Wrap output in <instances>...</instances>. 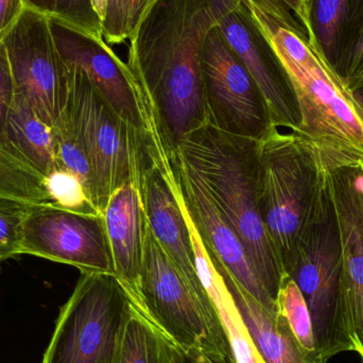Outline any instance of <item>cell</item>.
<instances>
[{"label":"cell","instance_id":"cell-1","mask_svg":"<svg viewBox=\"0 0 363 363\" xmlns=\"http://www.w3.org/2000/svg\"><path fill=\"white\" fill-rule=\"evenodd\" d=\"M239 0H157L129 40L138 98L172 149L207 123L203 45Z\"/></svg>","mask_w":363,"mask_h":363},{"label":"cell","instance_id":"cell-2","mask_svg":"<svg viewBox=\"0 0 363 363\" xmlns=\"http://www.w3.org/2000/svg\"><path fill=\"white\" fill-rule=\"evenodd\" d=\"M176 149L240 239L260 281L277 303L286 274L258 207V140L206 123L188 134Z\"/></svg>","mask_w":363,"mask_h":363},{"label":"cell","instance_id":"cell-3","mask_svg":"<svg viewBox=\"0 0 363 363\" xmlns=\"http://www.w3.org/2000/svg\"><path fill=\"white\" fill-rule=\"evenodd\" d=\"M330 199L328 163L315 143L279 128L258 140V207L285 274Z\"/></svg>","mask_w":363,"mask_h":363},{"label":"cell","instance_id":"cell-4","mask_svg":"<svg viewBox=\"0 0 363 363\" xmlns=\"http://www.w3.org/2000/svg\"><path fill=\"white\" fill-rule=\"evenodd\" d=\"M249 9L294 85L302 117L298 134L325 155L363 162V106L356 96L311 44L304 28Z\"/></svg>","mask_w":363,"mask_h":363},{"label":"cell","instance_id":"cell-5","mask_svg":"<svg viewBox=\"0 0 363 363\" xmlns=\"http://www.w3.org/2000/svg\"><path fill=\"white\" fill-rule=\"evenodd\" d=\"M68 67V66H67ZM69 69L67 106L86 149L95 183V204L102 213L110 196L125 184L140 186L151 163L146 132L121 118L84 72Z\"/></svg>","mask_w":363,"mask_h":363},{"label":"cell","instance_id":"cell-6","mask_svg":"<svg viewBox=\"0 0 363 363\" xmlns=\"http://www.w3.org/2000/svg\"><path fill=\"white\" fill-rule=\"evenodd\" d=\"M132 302L114 274L81 273L42 363H115Z\"/></svg>","mask_w":363,"mask_h":363},{"label":"cell","instance_id":"cell-7","mask_svg":"<svg viewBox=\"0 0 363 363\" xmlns=\"http://www.w3.org/2000/svg\"><path fill=\"white\" fill-rule=\"evenodd\" d=\"M286 275L294 279L308 306L319 355L328 362L338 354L356 352L343 289L340 232L333 199L303 239Z\"/></svg>","mask_w":363,"mask_h":363},{"label":"cell","instance_id":"cell-8","mask_svg":"<svg viewBox=\"0 0 363 363\" xmlns=\"http://www.w3.org/2000/svg\"><path fill=\"white\" fill-rule=\"evenodd\" d=\"M140 296L144 315L184 353L204 354L216 363H236L228 338L211 323L200 301L160 245L148 219Z\"/></svg>","mask_w":363,"mask_h":363},{"label":"cell","instance_id":"cell-9","mask_svg":"<svg viewBox=\"0 0 363 363\" xmlns=\"http://www.w3.org/2000/svg\"><path fill=\"white\" fill-rule=\"evenodd\" d=\"M201 67L208 125L255 140L277 128L259 86L218 26L205 38Z\"/></svg>","mask_w":363,"mask_h":363},{"label":"cell","instance_id":"cell-10","mask_svg":"<svg viewBox=\"0 0 363 363\" xmlns=\"http://www.w3.org/2000/svg\"><path fill=\"white\" fill-rule=\"evenodd\" d=\"M1 43L16 95L53 127L69 93V69L55 46L48 15L26 8Z\"/></svg>","mask_w":363,"mask_h":363},{"label":"cell","instance_id":"cell-11","mask_svg":"<svg viewBox=\"0 0 363 363\" xmlns=\"http://www.w3.org/2000/svg\"><path fill=\"white\" fill-rule=\"evenodd\" d=\"M21 254L69 264L81 273L114 274L104 215L30 204L21 230Z\"/></svg>","mask_w":363,"mask_h":363},{"label":"cell","instance_id":"cell-12","mask_svg":"<svg viewBox=\"0 0 363 363\" xmlns=\"http://www.w3.org/2000/svg\"><path fill=\"white\" fill-rule=\"evenodd\" d=\"M157 138L161 143L168 174L174 190L205 247L254 300L271 313H277V303L269 296L260 281L240 239L223 219L204 186L182 160L177 149H172L161 134H157Z\"/></svg>","mask_w":363,"mask_h":363},{"label":"cell","instance_id":"cell-13","mask_svg":"<svg viewBox=\"0 0 363 363\" xmlns=\"http://www.w3.org/2000/svg\"><path fill=\"white\" fill-rule=\"evenodd\" d=\"M218 27L259 86L273 125L298 133L302 117L294 85L283 62L249 6L239 0L220 19Z\"/></svg>","mask_w":363,"mask_h":363},{"label":"cell","instance_id":"cell-14","mask_svg":"<svg viewBox=\"0 0 363 363\" xmlns=\"http://www.w3.org/2000/svg\"><path fill=\"white\" fill-rule=\"evenodd\" d=\"M323 155L340 232L343 289L363 363V162Z\"/></svg>","mask_w":363,"mask_h":363},{"label":"cell","instance_id":"cell-15","mask_svg":"<svg viewBox=\"0 0 363 363\" xmlns=\"http://www.w3.org/2000/svg\"><path fill=\"white\" fill-rule=\"evenodd\" d=\"M149 140L151 163L145 170L140 183L149 225L160 245L200 301L211 323L226 337L217 311L199 277L189 226L168 176L165 162L155 143L150 138Z\"/></svg>","mask_w":363,"mask_h":363},{"label":"cell","instance_id":"cell-16","mask_svg":"<svg viewBox=\"0 0 363 363\" xmlns=\"http://www.w3.org/2000/svg\"><path fill=\"white\" fill-rule=\"evenodd\" d=\"M49 26L64 63L84 72L121 118L145 131L138 87L127 63L117 57L102 38L53 16H49Z\"/></svg>","mask_w":363,"mask_h":363},{"label":"cell","instance_id":"cell-17","mask_svg":"<svg viewBox=\"0 0 363 363\" xmlns=\"http://www.w3.org/2000/svg\"><path fill=\"white\" fill-rule=\"evenodd\" d=\"M102 215L115 277L125 288L131 302L144 313L140 273L147 216L140 186L130 183L117 189L108 199Z\"/></svg>","mask_w":363,"mask_h":363},{"label":"cell","instance_id":"cell-18","mask_svg":"<svg viewBox=\"0 0 363 363\" xmlns=\"http://www.w3.org/2000/svg\"><path fill=\"white\" fill-rule=\"evenodd\" d=\"M206 250L264 363H328L321 356L308 353L294 336L285 318L279 313H271L254 300L230 277L218 258Z\"/></svg>","mask_w":363,"mask_h":363},{"label":"cell","instance_id":"cell-19","mask_svg":"<svg viewBox=\"0 0 363 363\" xmlns=\"http://www.w3.org/2000/svg\"><path fill=\"white\" fill-rule=\"evenodd\" d=\"M309 42L340 77L363 26V0H301Z\"/></svg>","mask_w":363,"mask_h":363},{"label":"cell","instance_id":"cell-20","mask_svg":"<svg viewBox=\"0 0 363 363\" xmlns=\"http://www.w3.org/2000/svg\"><path fill=\"white\" fill-rule=\"evenodd\" d=\"M179 201H180L186 221L189 226L190 236L194 245V262H196L199 277L217 311L224 332L228 337L235 362L236 363H264L254 345L247 326L237 309L228 287L224 284L221 274L213 266V260L194 222L190 219L180 199Z\"/></svg>","mask_w":363,"mask_h":363},{"label":"cell","instance_id":"cell-21","mask_svg":"<svg viewBox=\"0 0 363 363\" xmlns=\"http://www.w3.org/2000/svg\"><path fill=\"white\" fill-rule=\"evenodd\" d=\"M2 149L44 179L57 169L53 127L18 95L6 121Z\"/></svg>","mask_w":363,"mask_h":363},{"label":"cell","instance_id":"cell-22","mask_svg":"<svg viewBox=\"0 0 363 363\" xmlns=\"http://www.w3.org/2000/svg\"><path fill=\"white\" fill-rule=\"evenodd\" d=\"M185 353L132 303L115 363H185Z\"/></svg>","mask_w":363,"mask_h":363},{"label":"cell","instance_id":"cell-23","mask_svg":"<svg viewBox=\"0 0 363 363\" xmlns=\"http://www.w3.org/2000/svg\"><path fill=\"white\" fill-rule=\"evenodd\" d=\"M53 131L57 168L74 174L83 184L95 204V183L91 161L66 104L59 119L53 125Z\"/></svg>","mask_w":363,"mask_h":363},{"label":"cell","instance_id":"cell-24","mask_svg":"<svg viewBox=\"0 0 363 363\" xmlns=\"http://www.w3.org/2000/svg\"><path fill=\"white\" fill-rule=\"evenodd\" d=\"M0 198L27 204H52L45 179L0 148Z\"/></svg>","mask_w":363,"mask_h":363},{"label":"cell","instance_id":"cell-25","mask_svg":"<svg viewBox=\"0 0 363 363\" xmlns=\"http://www.w3.org/2000/svg\"><path fill=\"white\" fill-rule=\"evenodd\" d=\"M277 305V313L285 318L300 345L308 353L319 355L308 306L298 286L288 275L284 277L279 288Z\"/></svg>","mask_w":363,"mask_h":363},{"label":"cell","instance_id":"cell-26","mask_svg":"<svg viewBox=\"0 0 363 363\" xmlns=\"http://www.w3.org/2000/svg\"><path fill=\"white\" fill-rule=\"evenodd\" d=\"M52 205L86 215H102L94 204L81 181L67 170L60 169L45 179Z\"/></svg>","mask_w":363,"mask_h":363},{"label":"cell","instance_id":"cell-27","mask_svg":"<svg viewBox=\"0 0 363 363\" xmlns=\"http://www.w3.org/2000/svg\"><path fill=\"white\" fill-rule=\"evenodd\" d=\"M29 205L0 198V264L21 255V230Z\"/></svg>","mask_w":363,"mask_h":363},{"label":"cell","instance_id":"cell-28","mask_svg":"<svg viewBox=\"0 0 363 363\" xmlns=\"http://www.w3.org/2000/svg\"><path fill=\"white\" fill-rule=\"evenodd\" d=\"M55 18L97 38L102 35V23L91 0H55Z\"/></svg>","mask_w":363,"mask_h":363},{"label":"cell","instance_id":"cell-29","mask_svg":"<svg viewBox=\"0 0 363 363\" xmlns=\"http://www.w3.org/2000/svg\"><path fill=\"white\" fill-rule=\"evenodd\" d=\"M241 1L245 2L249 8L254 9L279 23L294 26V27H303L298 21L301 0H241Z\"/></svg>","mask_w":363,"mask_h":363},{"label":"cell","instance_id":"cell-30","mask_svg":"<svg viewBox=\"0 0 363 363\" xmlns=\"http://www.w3.org/2000/svg\"><path fill=\"white\" fill-rule=\"evenodd\" d=\"M102 35L106 44H121L128 40L125 0H108L102 21Z\"/></svg>","mask_w":363,"mask_h":363},{"label":"cell","instance_id":"cell-31","mask_svg":"<svg viewBox=\"0 0 363 363\" xmlns=\"http://www.w3.org/2000/svg\"><path fill=\"white\" fill-rule=\"evenodd\" d=\"M16 97L10 63L4 44L0 43V148H2L4 130L9 114Z\"/></svg>","mask_w":363,"mask_h":363},{"label":"cell","instance_id":"cell-32","mask_svg":"<svg viewBox=\"0 0 363 363\" xmlns=\"http://www.w3.org/2000/svg\"><path fill=\"white\" fill-rule=\"evenodd\" d=\"M340 78L352 93L363 91V26Z\"/></svg>","mask_w":363,"mask_h":363},{"label":"cell","instance_id":"cell-33","mask_svg":"<svg viewBox=\"0 0 363 363\" xmlns=\"http://www.w3.org/2000/svg\"><path fill=\"white\" fill-rule=\"evenodd\" d=\"M26 8L25 0H0V43L14 27Z\"/></svg>","mask_w":363,"mask_h":363},{"label":"cell","instance_id":"cell-34","mask_svg":"<svg viewBox=\"0 0 363 363\" xmlns=\"http://www.w3.org/2000/svg\"><path fill=\"white\" fill-rule=\"evenodd\" d=\"M157 1V0H125L128 38L133 34L140 21Z\"/></svg>","mask_w":363,"mask_h":363},{"label":"cell","instance_id":"cell-35","mask_svg":"<svg viewBox=\"0 0 363 363\" xmlns=\"http://www.w3.org/2000/svg\"><path fill=\"white\" fill-rule=\"evenodd\" d=\"M27 8L40 11L48 16L55 14V0H25Z\"/></svg>","mask_w":363,"mask_h":363},{"label":"cell","instance_id":"cell-36","mask_svg":"<svg viewBox=\"0 0 363 363\" xmlns=\"http://www.w3.org/2000/svg\"><path fill=\"white\" fill-rule=\"evenodd\" d=\"M91 6H93L94 11L96 14L99 17L100 21H104L106 17V6H108V0H91Z\"/></svg>","mask_w":363,"mask_h":363},{"label":"cell","instance_id":"cell-37","mask_svg":"<svg viewBox=\"0 0 363 363\" xmlns=\"http://www.w3.org/2000/svg\"><path fill=\"white\" fill-rule=\"evenodd\" d=\"M185 363H216L204 354L194 353L185 354Z\"/></svg>","mask_w":363,"mask_h":363},{"label":"cell","instance_id":"cell-38","mask_svg":"<svg viewBox=\"0 0 363 363\" xmlns=\"http://www.w3.org/2000/svg\"><path fill=\"white\" fill-rule=\"evenodd\" d=\"M354 95L356 96V98H357L358 101L362 104V106H363V91H356V93H354Z\"/></svg>","mask_w":363,"mask_h":363}]
</instances>
